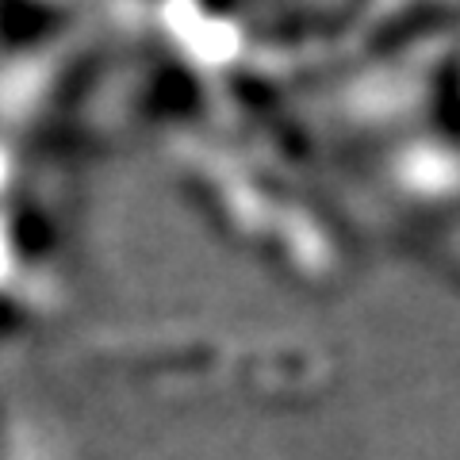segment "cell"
<instances>
[{"instance_id":"6da1fadb","label":"cell","mask_w":460,"mask_h":460,"mask_svg":"<svg viewBox=\"0 0 460 460\" xmlns=\"http://www.w3.org/2000/svg\"><path fill=\"white\" fill-rule=\"evenodd\" d=\"M0 272H4V234H0Z\"/></svg>"},{"instance_id":"7a4b0ae2","label":"cell","mask_w":460,"mask_h":460,"mask_svg":"<svg viewBox=\"0 0 460 460\" xmlns=\"http://www.w3.org/2000/svg\"><path fill=\"white\" fill-rule=\"evenodd\" d=\"M0 177H4V165H0Z\"/></svg>"}]
</instances>
